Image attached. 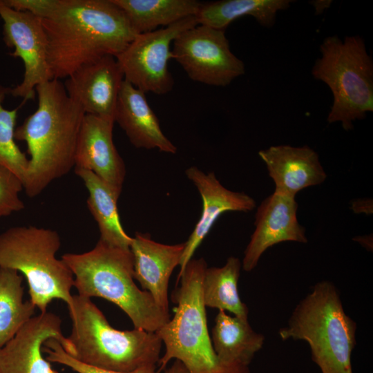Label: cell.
I'll list each match as a JSON object with an SVG mask.
<instances>
[{
    "label": "cell",
    "instance_id": "cell-29",
    "mask_svg": "<svg viewBox=\"0 0 373 373\" xmlns=\"http://www.w3.org/2000/svg\"><path fill=\"white\" fill-rule=\"evenodd\" d=\"M6 6L29 12L41 19L48 17L57 8L59 0H1Z\"/></svg>",
    "mask_w": 373,
    "mask_h": 373
},
{
    "label": "cell",
    "instance_id": "cell-22",
    "mask_svg": "<svg viewBox=\"0 0 373 373\" xmlns=\"http://www.w3.org/2000/svg\"><path fill=\"white\" fill-rule=\"evenodd\" d=\"M291 0H222L202 3L195 15L198 24L224 30L234 20L251 16L266 28L272 27L279 11L287 10Z\"/></svg>",
    "mask_w": 373,
    "mask_h": 373
},
{
    "label": "cell",
    "instance_id": "cell-6",
    "mask_svg": "<svg viewBox=\"0 0 373 373\" xmlns=\"http://www.w3.org/2000/svg\"><path fill=\"white\" fill-rule=\"evenodd\" d=\"M356 331V324L345 313L337 288L323 280L298 303L278 334L284 341H306L322 373H353Z\"/></svg>",
    "mask_w": 373,
    "mask_h": 373
},
{
    "label": "cell",
    "instance_id": "cell-25",
    "mask_svg": "<svg viewBox=\"0 0 373 373\" xmlns=\"http://www.w3.org/2000/svg\"><path fill=\"white\" fill-rule=\"evenodd\" d=\"M23 277L17 271L0 267V349L8 343L35 312L30 300H23Z\"/></svg>",
    "mask_w": 373,
    "mask_h": 373
},
{
    "label": "cell",
    "instance_id": "cell-4",
    "mask_svg": "<svg viewBox=\"0 0 373 373\" xmlns=\"http://www.w3.org/2000/svg\"><path fill=\"white\" fill-rule=\"evenodd\" d=\"M207 267L203 258L191 259L173 293L177 304L174 316L155 332L165 345L157 363L160 372L173 358L180 361L189 373H250L249 367L222 364L214 352L207 323L202 282Z\"/></svg>",
    "mask_w": 373,
    "mask_h": 373
},
{
    "label": "cell",
    "instance_id": "cell-28",
    "mask_svg": "<svg viewBox=\"0 0 373 373\" xmlns=\"http://www.w3.org/2000/svg\"><path fill=\"white\" fill-rule=\"evenodd\" d=\"M23 189L20 178L10 169L0 165V218L25 208L19 195Z\"/></svg>",
    "mask_w": 373,
    "mask_h": 373
},
{
    "label": "cell",
    "instance_id": "cell-5",
    "mask_svg": "<svg viewBox=\"0 0 373 373\" xmlns=\"http://www.w3.org/2000/svg\"><path fill=\"white\" fill-rule=\"evenodd\" d=\"M68 308L73 326L67 338L74 350L71 356L75 359L117 372H131L157 363L162 342L155 332L116 329L90 298L78 294L73 296Z\"/></svg>",
    "mask_w": 373,
    "mask_h": 373
},
{
    "label": "cell",
    "instance_id": "cell-13",
    "mask_svg": "<svg viewBox=\"0 0 373 373\" xmlns=\"http://www.w3.org/2000/svg\"><path fill=\"white\" fill-rule=\"evenodd\" d=\"M297 210L295 197L274 191L262 201L255 215V230L244 252V271H252L263 253L276 244L307 242L305 229L297 218Z\"/></svg>",
    "mask_w": 373,
    "mask_h": 373
},
{
    "label": "cell",
    "instance_id": "cell-31",
    "mask_svg": "<svg viewBox=\"0 0 373 373\" xmlns=\"http://www.w3.org/2000/svg\"><path fill=\"white\" fill-rule=\"evenodd\" d=\"M164 373H189L184 365L178 360H175L173 364Z\"/></svg>",
    "mask_w": 373,
    "mask_h": 373
},
{
    "label": "cell",
    "instance_id": "cell-11",
    "mask_svg": "<svg viewBox=\"0 0 373 373\" xmlns=\"http://www.w3.org/2000/svg\"><path fill=\"white\" fill-rule=\"evenodd\" d=\"M0 17L3 21V39L13 49L10 55L23 64L22 81L10 93L23 102L35 98V88L52 79L48 62L47 41L42 20L29 12L17 11L0 0Z\"/></svg>",
    "mask_w": 373,
    "mask_h": 373
},
{
    "label": "cell",
    "instance_id": "cell-2",
    "mask_svg": "<svg viewBox=\"0 0 373 373\" xmlns=\"http://www.w3.org/2000/svg\"><path fill=\"white\" fill-rule=\"evenodd\" d=\"M38 104L16 128V140L27 144L30 155L23 190L39 195L54 180L75 167V157L85 113L68 95L64 83L52 79L35 88Z\"/></svg>",
    "mask_w": 373,
    "mask_h": 373
},
{
    "label": "cell",
    "instance_id": "cell-32",
    "mask_svg": "<svg viewBox=\"0 0 373 373\" xmlns=\"http://www.w3.org/2000/svg\"><path fill=\"white\" fill-rule=\"evenodd\" d=\"M330 2L327 1H315L313 3L314 8H316V13L321 12L325 8L329 7Z\"/></svg>",
    "mask_w": 373,
    "mask_h": 373
},
{
    "label": "cell",
    "instance_id": "cell-9",
    "mask_svg": "<svg viewBox=\"0 0 373 373\" xmlns=\"http://www.w3.org/2000/svg\"><path fill=\"white\" fill-rule=\"evenodd\" d=\"M171 53L191 79L207 85L227 86L245 72L224 30L198 24L174 39Z\"/></svg>",
    "mask_w": 373,
    "mask_h": 373
},
{
    "label": "cell",
    "instance_id": "cell-26",
    "mask_svg": "<svg viewBox=\"0 0 373 373\" xmlns=\"http://www.w3.org/2000/svg\"><path fill=\"white\" fill-rule=\"evenodd\" d=\"M10 90L0 84V165L12 171L23 184L29 160L17 144L15 132L18 111L25 102L14 109L6 108L3 102Z\"/></svg>",
    "mask_w": 373,
    "mask_h": 373
},
{
    "label": "cell",
    "instance_id": "cell-30",
    "mask_svg": "<svg viewBox=\"0 0 373 373\" xmlns=\"http://www.w3.org/2000/svg\"><path fill=\"white\" fill-rule=\"evenodd\" d=\"M352 209L355 213H372V202L370 199H358L352 203Z\"/></svg>",
    "mask_w": 373,
    "mask_h": 373
},
{
    "label": "cell",
    "instance_id": "cell-1",
    "mask_svg": "<svg viewBox=\"0 0 373 373\" xmlns=\"http://www.w3.org/2000/svg\"><path fill=\"white\" fill-rule=\"evenodd\" d=\"M41 20L50 72L59 80L102 57H116L138 35L113 0H59Z\"/></svg>",
    "mask_w": 373,
    "mask_h": 373
},
{
    "label": "cell",
    "instance_id": "cell-15",
    "mask_svg": "<svg viewBox=\"0 0 373 373\" xmlns=\"http://www.w3.org/2000/svg\"><path fill=\"white\" fill-rule=\"evenodd\" d=\"M115 122L85 114L78 137L74 169L92 171L120 196L126 166L113 139Z\"/></svg>",
    "mask_w": 373,
    "mask_h": 373
},
{
    "label": "cell",
    "instance_id": "cell-3",
    "mask_svg": "<svg viewBox=\"0 0 373 373\" xmlns=\"http://www.w3.org/2000/svg\"><path fill=\"white\" fill-rule=\"evenodd\" d=\"M61 259L73 274L78 295L102 298L115 304L129 317L134 328L155 332L170 320L169 313L135 283L130 249L99 240L91 250L67 253Z\"/></svg>",
    "mask_w": 373,
    "mask_h": 373
},
{
    "label": "cell",
    "instance_id": "cell-20",
    "mask_svg": "<svg viewBox=\"0 0 373 373\" xmlns=\"http://www.w3.org/2000/svg\"><path fill=\"white\" fill-rule=\"evenodd\" d=\"M211 343L219 361L227 366L249 367L262 348L265 336L254 331L248 320L219 310L212 328Z\"/></svg>",
    "mask_w": 373,
    "mask_h": 373
},
{
    "label": "cell",
    "instance_id": "cell-27",
    "mask_svg": "<svg viewBox=\"0 0 373 373\" xmlns=\"http://www.w3.org/2000/svg\"><path fill=\"white\" fill-rule=\"evenodd\" d=\"M42 350L48 354L46 359L52 363L64 365L77 373H160L156 365H148L131 372L111 371L83 363L68 354L55 339L46 341Z\"/></svg>",
    "mask_w": 373,
    "mask_h": 373
},
{
    "label": "cell",
    "instance_id": "cell-17",
    "mask_svg": "<svg viewBox=\"0 0 373 373\" xmlns=\"http://www.w3.org/2000/svg\"><path fill=\"white\" fill-rule=\"evenodd\" d=\"M184 242L165 245L148 233L135 232L130 250L133 256V277L155 303L169 312L168 287L173 269L180 264Z\"/></svg>",
    "mask_w": 373,
    "mask_h": 373
},
{
    "label": "cell",
    "instance_id": "cell-24",
    "mask_svg": "<svg viewBox=\"0 0 373 373\" xmlns=\"http://www.w3.org/2000/svg\"><path fill=\"white\" fill-rule=\"evenodd\" d=\"M241 267L240 259L233 256L229 257L221 267H207L202 282L205 307L228 311L234 316L248 320V307L238 292Z\"/></svg>",
    "mask_w": 373,
    "mask_h": 373
},
{
    "label": "cell",
    "instance_id": "cell-21",
    "mask_svg": "<svg viewBox=\"0 0 373 373\" xmlns=\"http://www.w3.org/2000/svg\"><path fill=\"white\" fill-rule=\"evenodd\" d=\"M75 172L88 191L87 206L98 225L99 240L129 249L132 237L125 232L120 222L117 211L119 195L92 171L75 169Z\"/></svg>",
    "mask_w": 373,
    "mask_h": 373
},
{
    "label": "cell",
    "instance_id": "cell-23",
    "mask_svg": "<svg viewBox=\"0 0 373 373\" xmlns=\"http://www.w3.org/2000/svg\"><path fill=\"white\" fill-rule=\"evenodd\" d=\"M123 11L137 34L167 27L195 16L201 2L196 0H113Z\"/></svg>",
    "mask_w": 373,
    "mask_h": 373
},
{
    "label": "cell",
    "instance_id": "cell-7",
    "mask_svg": "<svg viewBox=\"0 0 373 373\" xmlns=\"http://www.w3.org/2000/svg\"><path fill=\"white\" fill-rule=\"evenodd\" d=\"M61 247L59 233L33 225L10 227L0 233V267L17 271L28 285L30 302L41 313L55 299L73 303L74 276L56 257Z\"/></svg>",
    "mask_w": 373,
    "mask_h": 373
},
{
    "label": "cell",
    "instance_id": "cell-12",
    "mask_svg": "<svg viewBox=\"0 0 373 373\" xmlns=\"http://www.w3.org/2000/svg\"><path fill=\"white\" fill-rule=\"evenodd\" d=\"M60 317L45 312L32 317L0 349V373H59L42 356L44 343L57 340L70 356L71 343L61 332Z\"/></svg>",
    "mask_w": 373,
    "mask_h": 373
},
{
    "label": "cell",
    "instance_id": "cell-19",
    "mask_svg": "<svg viewBox=\"0 0 373 373\" xmlns=\"http://www.w3.org/2000/svg\"><path fill=\"white\" fill-rule=\"evenodd\" d=\"M114 120L135 148L176 153L177 147L163 133L145 93L125 79L119 90Z\"/></svg>",
    "mask_w": 373,
    "mask_h": 373
},
{
    "label": "cell",
    "instance_id": "cell-10",
    "mask_svg": "<svg viewBox=\"0 0 373 373\" xmlns=\"http://www.w3.org/2000/svg\"><path fill=\"white\" fill-rule=\"evenodd\" d=\"M198 25L195 16L167 27L138 34L116 57L124 79L144 93L164 95L174 81L168 68L172 58L171 46L182 32Z\"/></svg>",
    "mask_w": 373,
    "mask_h": 373
},
{
    "label": "cell",
    "instance_id": "cell-16",
    "mask_svg": "<svg viewBox=\"0 0 373 373\" xmlns=\"http://www.w3.org/2000/svg\"><path fill=\"white\" fill-rule=\"evenodd\" d=\"M185 173L200 194L202 210L193 231L184 242L177 282L195 250L222 214L227 211L248 212L256 207L255 200L250 195L225 188L213 172L205 173L193 166L186 169Z\"/></svg>",
    "mask_w": 373,
    "mask_h": 373
},
{
    "label": "cell",
    "instance_id": "cell-18",
    "mask_svg": "<svg viewBox=\"0 0 373 373\" xmlns=\"http://www.w3.org/2000/svg\"><path fill=\"white\" fill-rule=\"evenodd\" d=\"M258 155L274 182V192L295 197L301 190L319 185L327 178L318 153L308 146H271L260 150Z\"/></svg>",
    "mask_w": 373,
    "mask_h": 373
},
{
    "label": "cell",
    "instance_id": "cell-8",
    "mask_svg": "<svg viewBox=\"0 0 373 373\" xmlns=\"http://www.w3.org/2000/svg\"><path fill=\"white\" fill-rule=\"evenodd\" d=\"M321 57L312 70L313 77L328 86L333 104L329 124L340 122L345 131L353 122L373 111V61L358 35L326 37L320 46Z\"/></svg>",
    "mask_w": 373,
    "mask_h": 373
},
{
    "label": "cell",
    "instance_id": "cell-14",
    "mask_svg": "<svg viewBox=\"0 0 373 373\" xmlns=\"http://www.w3.org/2000/svg\"><path fill=\"white\" fill-rule=\"evenodd\" d=\"M124 75L115 57L107 55L81 66L64 83L85 114L114 121Z\"/></svg>",
    "mask_w": 373,
    "mask_h": 373
}]
</instances>
